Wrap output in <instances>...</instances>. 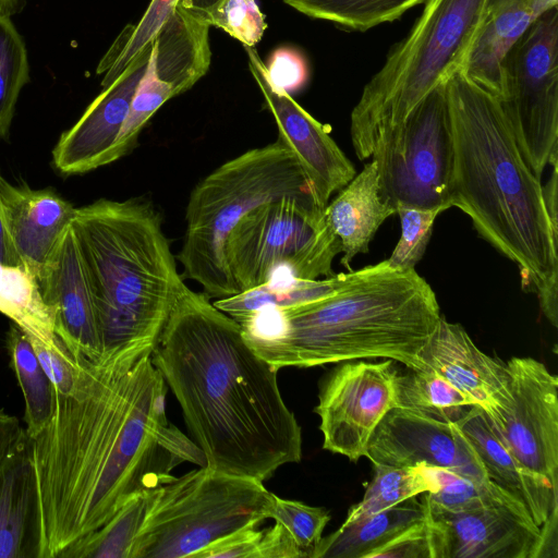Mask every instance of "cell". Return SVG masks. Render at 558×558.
Returning a JSON list of instances; mask_svg holds the SVG:
<instances>
[{
    "label": "cell",
    "instance_id": "obj_1",
    "mask_svg": "<svg viewBox=\"0 0 558 558\" xmlns=\"http://www.w3.org/2000/svg\"><path fill=\"white\" fill-rule=\"evenodd\" d=\"M73 357V390L54 391L49 423L29 438L39 558H58L134 495L170 481L178 464L206 465L201 448L166 417L167 385L151 352Z\"/></svg>",
    "mask_w": 558,
    "mask_h": 558
},
{
    "label": "cell",
    "instance_id": "obj_2",
    "mask_svg": "<svg viewBox=\"0 0 558 558\" xmlns=\"http://www.w3.org/2000/svg\"><path fill=\"white\" fill-rule=\"evenodd\" d=\"M206 466L259 482L302 458V430L278 371L245 342L240 324L187 286L151 353Z\"/></svg>",
    "mask_w": 558,
    "mask_h": 558
},
{
    "label": "cell",
    "instance_id": "obj_3",
    "mask_svg": "<svg viewBox=\"0 0 558 558\" xmlns=\"http://www.w3.org/2000/svg\"><path fill=\"white\" fill-rule=\"evenodd\" d=\"M452 138L450 207L519 268L522 287L558 326V228L543 185L522 157L500 100L460 70L445 82Z\"/></svg>",
    "mask_w": 558,
    "mask_h": 558
},
{
    "label": "cell",
    "instance_id": "obj_4",
    "mask_svg": "<svg viewBox=\"0 0 558 558\" xmlns=\"http://www.w3.org/2000/svg\"><path fill=\"white\" fill-rule=\"evenodd\" d=\"M440 318L429 283L414 268L383 260L344 272L327 296L236 322L248 347L276 371L365 359L422 369L421 352Z\"/></svg>",
    "mask_w": 558,
    "mask_h": 558
},
{
    "label": "cell",
    "instance_id": "obj_5",
    "mask_svg": "<svg viewBox=\"0 0 558 558\" xmlns=\"http://www.w3.org/2000/svg\"><path fill=\"white\" fill-rule=\"evenodd\" d=\"M93 298L102 352H151L186 286L146 198H100L72 222ZM101 352V353H102Z\"/></svg>",
    "mask_w": 558,
    "mask_h": 558
},
{
    "label": "cell",
    "instance_id": "obj_6",
    "mask_svg": "<svg viewBox=\"0 0 558 558\" xmlns=\"http://www.w3.org/2000/svg\"><path fill=\"white\" fill-rule=\"evenodd\" d=\"M487 0H427L409 34L364 86L350 117L361 160L377 141L400 126L438 85L460 70L475 40Z\"/></svg>",
    "mask_w": 558,
    "mask_h": 558
},
{
    "label": "cell",
    "instance_id": "obj_7",
    "mask_svg": "<svg viewBox=\"0 0 558 558\" xmlns=\"http://www.w3.org/2000/svg\"><path fill=\"white\" fill-rule=\"evenodd\" d=\"M286 196L315 198L296 158L279 138L207 174L186 205L184 241L177 256L182 279L197 282L209 299L240 293L226 263L228 234L255 207Z\"/></svg>",
    "mask_w": 558,
    "mask_h": 558
},
{
    "label": "cell",
    "instance_id": "obj_8",
    "mask_svg": "<svg viewBox=\"0 0 558 558\" xmlns=\"http://www.w3.org/2000/svg\"><path fill=\"white\" fill-rule=\"evenodd\" d=\"M263 482L201 466L157 488L131 558H194L209 544L269 519Z\"/></svg>",
    "mask_w": 558,
    "mask_h": 558
},
{
    "label": "cell",
    "instance_id": "obj_9",
    "mask_svg": "<svg viewBox=\"0 0 558 558\" xmlns=\"http://www.w3.org/2000/svg\"><path fill=\"white\" fill-rule=\"evenodd\" d=\"M341 243L325 207L313 197L286 196L245 214L228 234L225 257L240 292L268 282L283 270L299 279L335 275Z\"/></svg>",
    "mask_w": 558,
    "mask_h": 558
},
{
    "label": "cell",
    "instance_id": "obj_10",
    "mask_svg": "<svg viewBox=\"0 0 558 558\" xmlns=\"http://www.w3.org/2000/svg\"><path fill=\"white\" fill-rule=\"evenodd\" d=\"M499 98L523 159L541 179L558 162V8L544 13L501 64Z\"/></svg>",
    "mask_w": 558,
    "mask_h": 558
},
{
    "label": "cell",
    "instance_id": "obj_11",
    "mask_svg": "<svg viewBox=\"0 0 558 558\" xmlns=\"http://www.w3.org/2000/svg\"><path fill=\"white\" fill-rule=\"evenodd\" d=\"M452 138L445 83L434 88L404 122L380 137L372 158L377 165L379 194L399 205L450 208Z\"/></svg>",
    "mask_w": 558,
    "mask_h": 558
},
{
    "label": "cell",
    "instance_id": "obj_12",
    "mask_svg": "<svg viewBox=\"0 0 558 558\" xmlns=\"http://www.w3.org/2000/svg\"><path fill=\"white\" fill-rule=\"evenodd\" d=\"M507 393L485 411L509 451L558 488V378L533 357L506 363Z\"/></svg>",
    "mask_w": 558,
    "mask_h": 558
},
{
    "label": "cell",
    "instance_id": "obj_13",
    "mask_svg": "<svg viewBox=\"0 0 558 558\" xmlns=\"http://www.w3.org/2000/svg\"><path fill=\"white\" fill-rule=\"evenodd\" d=\"M395 361L337 363L322 379L318 403L323 448L352 462L365 457L384 416L398 407Z\"/></svg>",
    "mask_w": 558,
    "mask_h": 558
},
{
    "label": "cell",
    "instance_id": "obj_14",
    "mask_svg": "<svg viewBox=\"0 0 558 558\" xmlns=\"http://www.w3.org/2000/svg\"><path fill=\"white\" fill-rule=\"evenodd\" d=\"M209 27L177 4L151 41L147 69L112 148V162L134 149L141 131L167 100L206 74L211 59Z\"/></svg>",
    "mask_w": 558,
    "mask_h": 558
},
{
    "label": "cell",
    "instance_id": "obj_15",
    "mask_svg": "<svg viewBox=\"0 0 558 558\" xmlns=\"http://www.w3.org/2000/svg\"><path fill=\"white\" fill-rule=\"evenodd\" d=\"M426 511L435 558H538L541 526L510 492L474 509Z\"/></svg>",
    "mask_w": 558,
    "mask_h": 558
},
{
    "label": "cell",
    "instance_id": "obj_16",
    "mask_svg": "<svg viewBox=\"0 0 558 558\" xmlns=\"http://www.w3.org/2000/svg\"><path fill=\"white\" fill-rule=\"evenodd\" d=\"M250 71L278 126V138L296 158L316 202L326 207L330 196L356 174L355 168L329 134L287 92L275 86L257 51L245 47Z\"/></svg>",
    "mask_w": 558,
    "mask_h": 558
},
{
    "label": "cell",
    "instance_id": "obj_17",
    "mask_svg": "<svg viewBox=\"0 0 558 558\" xmlns=\"http://www.w3.org/2000/svg\"><path fill=\"white\" fill-rule=\"evenodd\" d=\"M365 457L373 464L447 469L488 478L474 450L453 422L396 407L372 434Z\"/></svg>",
    "mask_w": 558,
    "mask_h": 558
},
{
    "label": "cell",
    "instance_id": "obj_18",
    "mask_svg": "<svg viewBox=\"0 0 558 558\" xmlns=\"http://www.w3.org/2000/svg\"><path fill=\"white\" fill-rule=\"evenodd\" d=\"M151 46L140 51L119 77L102 87L77 122L60 136L52 150L59 172L82 174L112 162L113 145L147 69Z\"/></svg>",
    "mask_w": 558,
    "mask_h": 558
},
{
    "label": "cell",
    "instance_id": "obj_19",
    "mask_svg": "<svg viewBox=\"0 0 558 558\" xmlns=\"http://www.w3.org/2000/svg\"><path fill=\"white\" fill-rule=\"evenodd\" d=\"M41 296L57 336L72 356L98 357L101 341L84 260L72 225L41 277Z\"/></svg>",
    "mask_w": 558,
    "mask_h": 558
},
{
    "label": "cell",
    "instance_id": "obj_20",
    "mask_svg": "<svg viewBox=\"0 0 558 558\" xmlns=\"http://www.w3.org/2000/svg\"><path fill=\"white\" fill-rule=\"evenodd\" d=\"M0 207L17 257L38 281L72 225L76 208L50 189L15 186L1 173Z\"/></svg>",
    "mask_w": 558,
    "mask_h": 558
},
{
    "label": "cell",
    "instance_id": "obj_21",
    "mask_svg": "<svg viewBox=\"0 0 558 558\" xmlns=\"http://www.w3.org/2000/svg\"><path fill=\"white\" fill-rule=\"evenodd\" d=\"M420 359L422 369L440 375L484 411L499 405L507 393L506 363L484 353L460 324L442 316Z\"/></svg>",
    "mask_w": 558,
    "mask_h": 558
},
{
    "label": "cell",
    "instance_id": "obj_22",
    "mask_svg": "<svg viewBox=\"0 0 558 558\" xmlns=\"http://www.w3.org/2000/svg\"><path fill=\"white\" fill-rule=\"evenodd\" d=\"M453 423L474 450L487 477L519 498L541 526L558 508V488L545 476L523 465L509 451L480 405L468 407Z\"/></svg>",
    "mask_w": 558,
    "mask_h": 558
},
{
    "label": "cell",
    "instance_id": "obj_23",
    "mask_svg": "<svg viewBox=\"0 0 558 558\" xmlns=\"http://www.w3.org/2000/svg\"><path fill=\"white\" fill-rule=\"evenodd\" d=\"M558 0H487L475 40L461 68L463 74L498 99L501 64L510 48Z\"/></svg>",
    "mask_w": 558,
    "mask_h": 558
},
{
    "label": "cell",
    "instance_id": "obj_24",
    "mask_svg": "<svg viewBox=\"0 0 558 558\" xmlns=\"http://www.w3.org/2000/svg\"><path fill=\"white\" fill-rule=\"evenodd\" d=\"M39 554L37 483L27 437L0 477V558H39Z\"/></svg>",
    "mask_w": 558,
    "mask_h": 558
},
{
    "label": "cell",
    "instance_id": "obj_25",
    "mask_svg": "<svg viewBox=\"0 0 558 558\" xmlns=\"http://www.w3.org/2000/svg\"><path fill=\"white\" fill-rule=\"evenodd\" d=\"M395 214L380 197L377 165L372 159L325 207L327 222L341 243L340 263L348 271L355 255L368 251L378 228Z\"/></svg>",
    "mask_w": 558,
    "mask_h": 558
},
{
    "label": "cell",
    "instance_id": "obj_26",
    "mask_svg": "<svg viewBox=\"0 0 558 558\" xmlns=\"http://www.w3.org/2000/svg\"><path fill=\"white\" fill-rule=\"evenodd\" d=\"M417 497L361 520L343 522L320 538L310 558H368L375 549L426 518V506Z\"/></svg>",
    "mask_w": 558,
    "mask_h": 558
},
{
    "label": "cell",
    "instance_id": "obj_27",
    "mask_svg": "<svg viewBox=\"0 0 558 558\" xmlns=\"http://www.w3.org/2000/svg\"><path fill=\"white\" fill-rule=\"evenodd\" d=\"M157 488L134 495L104 525L70 545L58 558H131Z\"/></svg>",
    "mask_w": 558,
    "mask_h": 558
},
{
    "label": "cell",
    "instance_id": "obj_28",
    "mask_svg": "<svg viewBox=\"0 0 558 558\" xmlns=\"http://www.w3.org/2000/svg\"><path fill=\"white\" fill-rule=\"evenodd\" d=\"M343 276L340 272L322 280H307L287 274L283 280L272 277L265 284L217 299L213 304L239 320L265 307H288L327 296L340 286Z\"/></svg>",
    "mask_w": 558,
    "mask_h": 558
},
{
    "label": "cell",
    "instance_id": "obj_29",
    "mask_svg": "<svg viewBox=\"0 0 558 558\" xmlns=\"http://www.w3.org/2000/svg\"><path fill=\"white\" fill-rule=\"evenodd\" d=\"M0 313L27 336L51 347L60 342L38 282L24 267L0 263Z\"/></svg>",
    "mask_w": 558,
    "mask_h": 558
},
{
    "label": "cell",
    "instance_id": "obj_30",
    "mask_svg": "<svg viewBox=\"0 0 558 558\" xmlns=\"http://www.w3.org/2000/svg\"><path fill=\"white\" fill-rule=\"evenodd\" d=\"M8 351L11 365L21 387L28 438L37 437L53 413L54 389L38 362L27 335L15 324L8 332Z\"/></svg>",
    "mask_w": 558,
    "mask_h": 558
},
{
    "label": "cell",
    "instance_id": "obj_31",
    "mask_svg": "<svg viewBox=\"0 0 558 558\" xmlns=\"http://www.w3.org/2000/svg\"><path fill=\"white\" fill-rule=\"evenodd\" d=\"M373 465L374 476L361 501L349 509L344 520L347 523L361 520L423 493L435 492L439 486L436 470L432 466Z\"/></svg>",
    "mask_w": 558,
    "mask_h": 558
},
{
    "label": "cell",
    "instance_id": "obj_32",
    "mask_svg": "<svg viewBox=\"0 0 558 558\" xmlns=\"http://www.w3.org/2000/svg\"><path fill=\"white\" fill-rule=\"evenodd\" d=\"M399 372L396 376V397L400 408L429 416L456 422L475 401L444 377L429 369ZM477 405V404H476Z\"/></svg>",
    "mask_w": 558,
    "mask_h": 558
},
{
    "label": "cell",
    "instance_id": "obj_33",
    "mask_svg": "<svg viewBox=\"0 0 558 558\" xmlns=\"http://www.w3.org/2000/svg\"><path fill=\"white\" fill-rule=\"evenodd\" d=\"M296 11L338 26L365 32L401 17L427 0H283Z\"/></svg>",
    "mask_w": 558,
    "mask_h": 558
},
{
    "label": "cell",
    "instance_id": "obj_34",
    "mask_svg": "<svg viewBox=\"0 0 558 558\" xmlns=\"http://www.w3.org/2000/svg\"><path fill=\"white\" fill-rule=\"evenodd\" d=\"M178 1L151 0L142 19L135 25L124 27L97 66V74H104L102 87L119 77L140 51L153 41Z\"/></svg>",
    "mask_w": 558,
    "mask_h": 558
},
{
    "label": "cell",
    "instance_id": "obj_35",
    "mask_svg": "<svg viewBox=\"0 0 558 558\" xmlns=\"http://www.w3.org/2000/svg\"><path fill=\"white\" fill-rule=\"evenodd\" d=\"M28 81L24 40L11 19L0 15V138L9 134L17 98Z\"/></svg>",
    "mask_w": 558,
    "mask_h": 558
},
{
    "label": "cell",
    "instance_id": "obj_36",
    "mask_svg": "<svg viewBox=\"0 0 558 558\" xmlns=\"http://www.w3.org/2000/svg\"><path fill=\"white\" fill-rule=\"evenodd\" d=\"M439 486L423 493L421 498L429 508L462 511L481 507L509 492L489 478H475L447 469L435 468Z\"/></svg>",
    "mask_w": 558,
    "mask_h": 558
},
{
    "label": "cell",
    "instance_id": "obj_37",
    "mask_svg": "<svg viewBox=\"0 0 558 558\" xmlns=\"http://www.w3.org/2000/svg\"><path fill=\"white\" fill-rule=\"evenodd\" d=\"M442 211L438 207L397 206L401 235L390 257L386 259L388 264L400 269L414 268L425 253L435 219Z\"/></svg>",
    "mask_w": 558,
    "mask_h": 558
},
{
    "label": "cell",
    "instance_id": "obj_38",
    "mask_svg": "<svg viewBox=\"0 0 558 558\" xmlns=\"http://www.w3.org/2000/svg\"><path fill=\"white\" fill-rule=\"evenodd\" d=\"M269 519L280 523L303 551L304 557L310 558L323 537L330 514L324 508L283 499L274 494Z\"/></svg>",
    "mask_w": 558,
    "mask_h": 558
},
{
    "label": "cell",
    "instance_id": "obj_39",
    "mask_svg": "<svg viewBox=\"0 0 558 558\" xmlns=\"http://www.w3.org/2000/svg\"><path fill=\"white\" fill-rule=\"evenodd\" d=\"M197 17L209 26L221 28L245 47L257 44L267 27L255 0H218Z\"/></svg>",
    "mask_w": 558,
    "mask_h": 558
},
{
    "label": "cell",
    "instance_id": "obj_40",
    "mask_svg": "<svg viewBox=\"0 0 558 558\" xmlns=\"http://www.w3.org/2000/svg\"><path fill=\"white\" fill-rule=\"evenodd\" d=\"M27 337L54 391L61 395L70 393L74 388L77 375L75 359L61 340L57 345L51 347L37 338Z\"/></svg>",
    "mask_w": 558,
    "mask_h": 558
},
{
    "label": "cell",
    "instance_id": "obj_41",
    "mask_svg": "<svg viewBox=\"0 0 558 558\" xmlns=\"http://www.w3.org/2000/svg\"><path fill=\"white\" fill-rule=\"evenodd\" d=\"M368 558H435L433 535L427 519L411 525L375 549Z\"/></svg>",
    "mask_w": 558,
    "mask_h": 558
},
{
    "label": "cell",
    "instance_id": "obj_42",
    "mask_svg": "<svg viewBox=\"0 0 558 558\" xmlns=\"http://www.w3.org/2000/svg\"><path fill=\"white\" fill-rule=\"evenodd\" d=\"M266 70L270 82L290 95L305 85L310 73L305 57L292 47L274 50Z\"/></svg>",
    "mask_w": 558,
    "mask_h": 558
},
{
    "label": "cell",
    "instance_id": "obj_43",
    "mask_svg": "<svg viewBox=\"0 0 558 558\" xmlns=\"http://www.w3.org/2000/svg\"><path fill=\"white\" fill-rule=\"evenodd\" d=\"M263 531L245 527L206 546L194 558H256Z\"/></svg>",
    "mask_w": 558,
    "mask_h": 558
},
{
    "label": "cell",
    "instance_id": "obj_44",
    "mask_svg": "<svg viewBox=\"0 0 558 558\" xmlns=\"http://www.w3.org/2000/svg\"><path fill=\"white\" fill-rule=\"evenodd\" d=\"M304 554L289 532L278 522L264 530L256 558H303Z\"/></svg>",
    "mask_w": 558,
    "mask_h": 558
},
{
    "label": "cell",
    "instance_id": "obj_45",
    "mask_svg": "<svg viewBox=\"0 0 558 558\" xmlns=\"http://www.w3.org/2000/svg\"><path fill=\"white\" fill-rule=\"evenodd\" d=\"M27 439L17 417L0 409V477L9 459Z\"/></svg>",
    "mask_w": 558,
    "mask_h": 558
},
{
    "label": "cell",
    "instance_id": "obj_46",
    "mask_svg": "<svg viewBox=\"0 0 558 558\" xmlns=\"http://www.w3.org/2000/svg\"><path fill=\"white\" fill-rule=\"evenodd\" d=\"M558 162L551 165L550 179L543 186L545 206L551 223L558 228V175H557Z\"/></svg>",
    "mask_w": 558,
    "mask_h": 558
},
{
    "label": "cell",
    "instance_id": "obj_47",
    "mask_svg": "<svg viewBox=\"0 0 558 558\" xmlns=\"http://www.w3.org/2000/svg\"><path fill=\"white\" fill-rule=\"evenodd\" d=\"M0 263L7 266L23 267L8 236L0 207Z\"/></svg>",
    "mask_w": 558,
    "mask_h": 558
},
{
    "label": "cell",
    "instance_id": "obj_48",
    "mask_svg": "<svg viewBox=\"0 0 558 558\" xmlns=\"http://www.w3.org/2000/svg\"><path fill=\"white\" fill-rule=\"evenodd\" d=\"M218 0H179L178 5L189 11L195 16H199L202 13L211 8Z\"/></svg>",
    "mask_w": 558,
    "mask_h": 558
},
{
    "label": "cell",
    "instance_id": "obj_49",
    "mask_svg": "<svg viewBox=\"0 0 558 558\" xmlns=\"http://www.w3.org/2000/svg\"><path fill=\"white\" fill-rule=\"evenodd\" d=\"M24 0H0V15L11 16L23 5Z\"/></svg>",
    "mask_w": 558,
    "mask_h": 558
}]
</instances>
